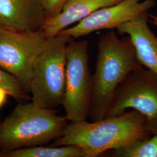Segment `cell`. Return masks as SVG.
<instances>
[{"mask_svg":"<svg viewBox=\"0 0 157 157\" xmlns=\"http://www.w3.org/2000/svg\"><path fill=\"white\" fill-rule=\"evenodd\" d=\"M152 136L146 117L132 109L97 122L85 120L67 124L62 136L54 140L51 146H78L83 150L85 157H97Z\"/></svg>","mask_w":157,"mask_h":157,"instance_id":"cell-1","label":"cell"},{"mask_svg":"<svg viewBox=\"0 0 157 157\" xmlns=\"http://www.w3.org/2000/svg\"><path fill=\"white\" fill-rule=\"evenodd\" d=\"M142 67L129 36L119 39L113 30L101 36L93 75L92 122L105 118L119 86L128 74Z\"/></svg>","mask_w":157,"mask_h":157,"instance_id":"cell-2","label":"cell"},{"mask_svg":"<svg viewBox=\"0 0 157 157\" xmlns=\"http://www.w3.org/2000/svg\"><path fill=\"white\" fill-rule=\"evenodd\" d=\"M67 121L55 109L20 103L0 122V151L46 144L62 136Z\"/></svg>","mask_w":157,"mask_h":157,"instance_id":"cell-3","label":"cell"},{"mask_svg":"<svg viewBox=\"0 0 157 157\" xmlns=\"http://www.w3.org/2000/svg\"><path fill=\"white\" fill-rule=\"evenodd\" d=\"M72 38L58 34L47 39L34 63L30 81L32 102L55 109L62 105L66 90L67 47Z\"/></svg>","mask_w":157,"mask_h":157,"instance_id":"cell-4","label":"cell"},{"mask_svg":"<svg viewBox=\"0 0 157 157\" xmlns=\"http://www.w3.org/2000/svg\"><path fill=\"white\" fill-rule=\"evenodd\" d=\"M89 41L71 40L67 47L66 90L62 105L65 117L71 122L90 117L93 90V75L89 64Z\"/></svg>","mask_w":157,"mask_h":157,"instance_id":"cell-5","label":"cell"},{"mask_svg":"<svg viewBox=\"0 0 157 157\" xmlns=\"http://www.w3.org/2000/svg\"><path fill=\"white\" fill-rule=\"evenodd\" d=\"M132 108L146 117L151 135H157V75L141 67L128 74L117 89L106 118Z\"/></svg>","mask_w":157,"mask_h":157,"instance_id":"cell-6","label":"cell"},{"mask_svg":"<svg viewBox=\"0 0 157 157\" xmlns=\"http://www.w3.org/2000/svg\"><path fill=\"white\" fill-rule=\"evenodd\" d=\"M46 41L41 30L22 31L0 27V67L18 78L29 93L34 63Z\"/></svg>","mask_w":157,"mask_h":157,"instance_id":"cell-7","label":"cell"},{"mask_svg":"<svg viewBox=\"0 0 157 157\" xmlns=\"http://www.w3.org/2000/svg\"><path fill=\"white\" fill-rule=\"evenodd\" d=\"M155 6L154 0H122L118 4L94 12L77 25L58 34H66L73 39L102 30H113Z\"/></svg>","mask_w":157,"mask_h":157,"instance_id":"cell-8","label":"cell"},{"mask_svg":"<svg viewBox=\"0 0 157 157\" xmlns=\"http://www.w3.org/2000/svg\"><path fill=\"white\" fill-rule=\"evenodd\" d=\"M44 0H0V26L22 31L41 30L46 21Z\"/></svg>","mask_w":157,"mask_h":157,"instance_id":"cell-9","label":"cell"},{"mask_svg":"<svg viewBox=\"0 0 157 157\" xmlns=\"http://www.w3.org/2000/svg\"><path fill=\"white\" fill-rule=\"evenodd\" d=\"M148 11L144 12L117 29L119 35L130 37L141 65L157 75V36L148 25Z\"/></svg>","mask_w":157,"mask_h":157,"instance_id":"cell-10","label":"cell"},{"mask_svg":"<svg viewBox=\"0 0 157 157\" xmlns=\"http://www.w3.org/2000/svg\"><path fill=\"white\" fill-rule=\"evenodd\" d=\"M122 0H67L61 12L46 19L41 30L45 38L55 36L101 8L113 6Z\"/></svg>","mask_w":157,"mask_h":157,"instance_id":"cell-11","label":"cell"},{"mask_svg":"<svg viewBox=\"0 0 157 157\" xmlns=\"http://www.w3.org/2000/svg\"><path fill=\"white\" fill-rule=\"evenodd\" d=\"M0 157H85L83 150L78 146H34L9 151H0Z\"/></svg>","mask_w":157,"mask_h":157,"instance_id":"cell-12","label":"cell"},{"mask_svg":"<svg viewBox=\"0 0 157 157\" xmlns=\"http://www.w3.org/2000/svg\"><path fill=\"white\" fill-rule=\"evenodd\" d=\"M102 155L113 157H157V135L148 139L135 141Z\"/></svg>","mask_w":157,"mask_h":157,"instance_id":"cell-13","label":"cell"},{"mask_svg":"<svg viewBox=\"0 0 157 157\" xmlns=\"http://www.w3.org/2000/svg\"><path fill=\"white\" fill-rule=\"evenodd\" d=\"M0 87L21 103L28 101L30 98L29 93L20 80L1 67H0Z\"/></svg>","mask_w":157,"mask_h":157,"instance_id":"cell-14","label":"cell"},{"mask_svg":"<svg viewBox=\"0 0 157 157\" xmlns=\"http://www.w3.org/2000/svg\"><path fill=\"white\" fill-rule=\"evenodd\" d=\"M66 1L67 0H44L46 19L57 15Z\"/></svg>","mask_w":157,"mask_h":157,"instance_id":"cell-15","label":"cell"},{"mask_svg":"<svg viewBox=\"0 0 157 157\" xmlns=\"http://www.w3.org/2000/svg\"><path fill=\"white\" fill-rule=\"evenodd\" d=\"M8 95H9L6 90L0 87V108L5 104Z\"/></svg>","mask_w":157,"mask_h":157,"instance_id":"cell-16","label":"cell"},{"mask_svg":"<svg viewBox=\"0 0 157 157\" xmlns=\"http://www.w3.org/2000/svg\"><path fill=\"white\" fill-rule=\"evenodd\" d=\"M149 17H150L151 19V20H149V21L151 22V23L153 25L157 26V17H156V15H149Z\"/></svg>","mask_w":157,"mask_h":157,"instance_id":"cell-17","label":"cell"},{"mask_svg":"<svg viewBox=\"0 0 157 157\" xmlns=\"http://www.w3.org/2000/svg\"><path fill=\"white\" fill-rule=\"evenodd\" d=\"M156 17H157V15H156Z\"/></svg>","mask_w":157,"mask_h":157,"instance_id":"cell-18","label":"cell"},{"mask_svg":"<svg viewBox=\"0 0 157 157\" xmlns=\"http://www.w3.org/2000/svg\"><path fill=\"white\" fill-rule=\"evenodd\" d=\"M0 27H1V26H0Z\"/></svg>","mask_w":157,"mask_h":157,"instance_id":"cell-19","label":"cell"}]
</instances>
